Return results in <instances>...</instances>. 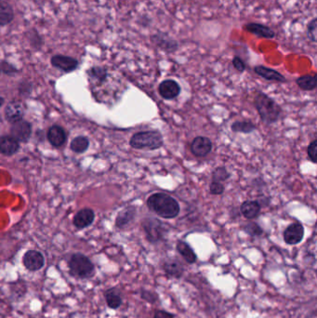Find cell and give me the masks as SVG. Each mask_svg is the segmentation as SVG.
I'll return each mask as SVG.
<instances>
[{"instance_id":"6da1fadb","label":"cell","mask_w":317,"mask_h":318,"mask_svg":"<svg viewBox=\"0 0 317 318\" xmlns=\"http://www.w3.org/2000/svg\"><path fill=\"white\" fill-rule=\"evenodd\" d=\"M146 204L150 211L163 219H174L181 211L178 201L165 193H156L152 195L151 197H148Z\"/></svg>"},{"instance_id":"7a4b0ae2","label":"cell","mask_w":317,"mask_h":318,"mask_svg":"<svg viewBox=\"0 0 317 318\" xmlns=\"http://www.w3.org/2000/svg\"><path fill=\"white\" fill-rule=\"evenodd\" d=\"M254 105L260 114L261 119L267 125L279 120L282 114L281 106L273 100L262 91H259L254 99Z\"/></svg>"},{"instance_id":"3957f363","label":"cell","mask_w":317,"mask_h":318,"mask_svg":"<svg viewBox=\"0 0 317 318\" xmlns=\"http://www.w3.org/2000/svg\"><path fill=\"white\" fill-rule=\"evenodd\" d=\"M163 144V136L158 130L137 132L129 141L130 146L137 150L153 151L161 148Z\"/></svg>"},{"instance_id":"277c9868","label":"cell","mask_w":317,"mask_h":318,"mask_svg":"<svg viewBox=\"0 0 317 318\" xmlns=\"http://www.w3.org/2000/svg\"><path fill=\"white\" fill-rule=\"evenodd\" d=\"M95 271L94 265L91 260L81 253L74 254L69 261L70 274L77 278H90Z\"/></svg>"},{"instance_id":"5b68a950","label":"cell","mask_w":317,"mask_h":318,"mask_svg":"<svg viewBox=\"0 0 317 318\" xmlns=\"http://www.w3.org/2000/svg\"><path fill=\"white\" fill-rule=\"evenodd\" d=\"M146 239L151 244H158L164 240L167 232L166 225L156 218H144L142 222Z\"/></svg>"},{"instance_id":"8992f818","label":"cell","mask_w":317,"mask_h":318,"mask_svg":"<svg viewBox=\"0 0 317 318\" xmlns=\"http://www.w3.org/2000/svg\"><path fill=\"white\" fill-rule=\"evenodd\" d=\"M150 40L159 50L166 53H176L180 47L179 42L176 39L171 38L169 34L162 31H158L157 33L153 34L150 37Z\"/></svg>"},{"instance_id":"52a82bcc","label":"cell","mask_w":317,"mask_h":318,"mask_svg":"<svg viewBox=\"0 0 317 318\" xmlns=\"http://www.w3.org/2000/svg\"><path fill=\"white\" fill-rule=\"evenodd\" d=\"M51 63L54 68L58 69L66 74L76 71L79 66V61L76 58L61 54L53 56L51 59Z\"/></svg>"},{"instance_id":"ba28073f","label":"cell","mask_w":317,"mask_h":318,"mask_svg":"<svg viewBox=\"0 0 317 318\" xmlns=\"http://www.w3.org/2000/svg\"><path fill=\"white\" fill-rule=\"evenodd\" d=\"M32 134V125L26 120H20L11 124L10 136L13 137L19 143H27Z\"/></svg>"},{"instance_id":"9c48e42d","label":"cell","mask_w":317,"mask_h":318,"mask_svg":"<svg viewBox=\"0 0 317 318\" xmlns=\"http://www.w3.org/2000/svg\"><path fill=\"white\" fill-rule=\"evenodd\" d=\"M190 150L197 158H204L212 150V142L208 137H196L190 145Z\"/></svg>"},{"instance_id":"30bf717a","label":"cell","mask_w":317,"mask_h":318,"mask_svg":"<svg viewBox=\"0 0 317 318\" xmlns=\"http://www.w3.org/2000/svg\"><path fill=\"white\" fill-rule=\"evenodd\" d=\"M24 267L29 271L40 270L45 265V258L38 250H28L23 259Z\"/></svg>"},{"instance_id":"8fae6325","label":"cell","mask_w":317,"mask_h":318,"mask_svg":"<svg viewBox=\"0 0 317 318\" xmlns=\"http://www.w3.org/2000/svg\"><path fill=\"white\" fill-rule=\"evenodd\" d=\"M304 236V227L300 222H293L287 226L284 232V240L287 245H298Z\"/></svg>"},{"instance_id":"7c38bea8","label":"cell","mask_w":317,"mask_h":318,"mask_svg":"<svg viewBox=\"0 0 317 318\" xmlns=\"http://www.w3.org/2000/svg\"><path fill=\"white\" fill-rule=\"evenodd\" d=\"M25 113V106L21 101H11L5 108V117L9 123L22 120Z\"/></svg>"},{"instance_id":"4fadbf2b","label":"cell","mask_w":317,"mask_h":318,"mask_svg":"<svg viewBox=\"0 0 317 318\" xmlns=\"http://www.w3.org/2000/svg\"><path fill=\"white\" fill-rule=\"evenodd\" d=\"M243 29L249 34L260 38L272 39L275 38L276 34L271 27L259 23H248L243 26Z\"/></svg>"},{"instance_id":"5bb4252c","label":"cell","mask_w":317,"mask_h":318,"mask_svg":"<svg viewBox=\"0 0 317 318\" xmlns=\"http://www.w3.org/2000/svg\"><path fill=\"white\" fill-rule=\"evenodd\" d=\"M181 91V86L173 79H166L159 84V94L165 100H173L177 98L180 95Z\"/></svg>"},{"instance_id":"9a60e30c","label":"cell","mask_w":317,"mask_h":318,"mask_svg":"<svg viewBox=\"0 0 317 318\" xmlns=\"http://www.w3.org/2000/svg\"><path fill=\"white\" fill-rule=\"evenodd\" d=\"M47 139L53 147H60L65 144L67 135L62 127L59 125H53L47 132Z\"/></svg>"},{"instance_id":"2e32d148","label":"cell","mask_w":317,"mask_h":318,"mask_svg":"<svg viewBox=\"0 0 317 318\" xmlns=\"http://www.w3.org/2000/svg\"><path fill=\"white\" fill-rule=\"evenodd\" d=\"M162 268L167 276L180 279L184 273V266L178 259H167L162 265Z\"/></svg>"},{"instance_id":"e0dca14e","label":"cell","mask_w":317,"mask_h":318,"mask_svg":"<svg viewBox=\"0 0 317 318\" xmlns=\"http://www.w3.org/2000/svg\"><path fill=\"white\" fill-rule=\"evenodd\" d=\"M95 219V213L89 208L83 209L76 213L73 223L77 229H85L91 226Z\"/></svg>"},{"instance_id":"ac0fdd59","label":"cell","mask_w":317,"mask_h":318,"mask_svg":"<svg viewBox=\"0 0 317 318\" xmlns=\"http://www.w3.org/2000/svg\"><path fill=\"white\" fill-rule=\"evenodd\" d=\"M136 208L133 206H129L122 210L116 216L115 226L118 229H124L129 226L136 217Z\"/></svg>"},{"instance_id":"d6986e66","label":"cell","mask_w":317,"mask_h":318,"mask_svg":"<svg viewBox=\"0 0 317 318\" xmlns=\"http://www.w3.org/2000/svg\"><path fill=\"white\" fill-rule=\"evenodd\" d=\"M254 72L258 76L264 78L268 81H276V82H287V78L283 76L278 71L274 69L266 67L264 65H256L254 67Z\"/></svg>"},{"instance_id":"ffe728a7","label":"cell","mask_w":317,"mask_h":318,"mask_svg":"<svg viewBox=\"0 0 317 318\" xmlns=\"http://www.w3.org/2000/svg\"><path fill=\"white\" fill-rule=\"evenodd\" d=\"M20 149V143L10 135L0 136V153L5 156H13Z\"/></svg>"},{"instance_id":"44dd1931","label":"cell","mask_w":317,"mask_h":318,"mask_svg":"<svg viewBox=\"0 0 317 318\" xmlns=\"http://www.w3.org/2000/svg\"><path fill=\"white\" fill-rule=\"evenodd\" d=\"M261 210H262V207L257 200H247L243 202V204L240 207V212L243 214V216L248 220L257 218L261 213Z\"/></svg>"},{"instance_id":"7402d4cb","label":"cell","mask_w":317,"mask_h":318,"mask_svg":"<svg viewBox=\"0 0 317 318\" xmlns=\"http://www.w3.org/2000/svg\"><path fill=\"white\" fill-rule=\"evenodd\" d=\"M12 6L5 0H0V26H6L14 20Z\"/></svg>"},{"instance_id":"603a6c76","label":"cell","mask_w":317,"mask_h":318,"mask_svg":"<svg viewBox=\"0 0 317 318\" xmlns=\"http://www.w3.org/2000/svg\"><path fill=\"white\" fill-rule=\"evenodd\" d=\"M177 250L181 254V257L184 259V261L189 264L193 265L197 262V256L196 252L190 247V245L184 241H179L177 243Z\"/></svg>"},{"instance_id":"cb8c5ba5","label":"cell","mask_w":317,"mask_h":318,"mask_svg":"<svg viewBox=\"0 0 317 318\" xmlns=\"http://www.w3.org/2000/svg\"><path fill=\"white\" fill-rule=\"evenodd\" d=\"M296 83L299 88L304 91H314L317 88V76L315 75H304L297 78Z\"/></svg>"},{"instance_id":"d4e9b609","label":"cell","mask_w":317,"mask_h":318,"mask_svg":"<svg viewBox=\"0 0 317 318\" xmlns=\"http://www.w3.org/2000/svg\"><path fill=\"white\" fill-rule=\"evenodd\" d=\"M26 38L29 40L31 47L35 51H40L42 47L45 44V40L42 38V36L39 34L36 28H32L26 33Z\"/></svg>"},{"instance_id":"484cf974","label":"cell","mask_w":317,"mask_h":318,"mask_svg":"<svg viewBox=\"0 0 317 318\" xmlns=\"http://www.w3.org/2000/svg\"><path fill=\"white\" fill-rule=\"evenodd\" d=\"M105 296H106V303H107L108 307H110L111 309L119 308L121 304L123 303L122 297L118 293V291L116 289H114V288L108 289L106 291Z\"/></svg>"},{"instance_id":"4316f807","label":"cell","mask_w":317,"mask_h":318,"mask_svg":"<svg viewBox=\"0 0 317 318\" xmlns=\"http://www.w3.org/2000/svg\"><path fill=\"white\" fill-rule=\"evenodd\" d=\"M90 147V140L85 136L76 137L70 144V149L76 154L85 153Z\"/></svg>"},{"instance_id":"83f0119b","label":"cell","mask_w":317,"mask_h":318,"mask_svg":"<svg viewBox=\"0 0 317 318\" xmlns=\"http://www.w3.org/2000/svg\"><path fill=\"white\" fill-rule=\"evenodd\" d=\"M88 75L91 78L97 80L99 83L103 84L107 80L108 71L106 67H103V66H93L88 70Z\"/></svg>"},{"instance_id":"f1b7e54d","label":"cell","mask_w":317,"mask_h":318,"mask_svg":"<svg viewBox=\"0 0 317 318\" xmlns=\"http://www.w3.org/2000/svg\"><path fill=\"white\" fill-rule=\"evenodd\" d=\"M231 129L235 133H250L257 128L251 121H236L233 123Z\"/></svg>"},{"instance_id":"f546056e","label":"cell","mask_w":317,"mask_h":318,"mask_svg":"<svg viewBox=\"0 0 317 318\" xmlns=\"http://www.w3.org/2000/svg\"><path fill=\"white\" fill-rule=\"evenodd\" d=\"M243 231L253 237H257L264 235V230L256 222H248L242 227Z\"/></svg>"},{"instance_id":"4dcf8cb0","label":"cell","mask_w":317,"mask_h":318,"mask_svg":"<svg viewBox=\"0 0 317 318\" xmlns=\"http://www.w3.org/2000/svg\"><path fill=\"white\" fill-rule=\"evenodd\" d=\"M230 173L227 171L224 167H216L212 172V181L214 182H222L227 181L230 178Z\"/></svg>"},{"instance_id":"1f68e13d","label":"cell","mask_w":317,"mask_h":318,"mask_svg":"<svg viewBox=\"0 0 317 318\" xmlns=\"http://www.w3.org/2000/svg\"><path fill=\"white\" fill-rule=\"evenodd\" d=\"M20 70L8 61H0V73L6 76H13L18 74Z\"/></svg>"},{"instance_id":"d6a6232c","label":"cell","mask_w":317,"mask_h":318,"mask_svg":"<svg viewBox=\"0 0 317 318\" xmlns=\"http://www.w3.org/2000/svg\"><path fill=\"white\" fill-rule=\"evenodd\" d=\"M317 18L315 17L314 19H312L310 21V23L307 24V37L309 38L310 40L314 43H316L317 41Z\"/></svg>"},{"instance_id":"836d02e7","label":"cell","mask_w":317,"mask_h":318,"mask_svg":"<svg viewBox=\"0 0 317 318\" xmlns=\"http://www.w3.org/2000/svg\"><path fill=\"white\" fill-rule=\"evenodd\" d=\"M141 298L145 302L152 303V304H154L158 301V295L155 291L147 290V289L141 290Z\"/></svg>"},{"instance_id":"e575fe53","label":"cell","mask_w":317,"mask_h":318,"mask_svg":"<svg viewBox=\"0 0 317 318\" xmlns=\"http://www.w3.org/2000/svg\"><path fill=\"white\" fill-rule=\"evenodd\" d=\"M224 191H225V186L222 182L212 181L211 185H210V192L211 195L219 196V195H222L224 193Z\"/></svg>"},{"instance_id":"d590c367","label":"cell","mask_w":317,"mask_h":318,"mask_svg":"<svg viewBox=\"0 0 317 318\" xmlns=\"http://www.w3.org/2000/svg\"><path fill=\"white\" fill-rule=\"evenodd\" d=\"M317 140H314V141L309 144V146H308V148H307L308 159H309L313 163H317Z\"/></svg>"},{"instance_id":"8d00e7d4","label":"cell","mask_w":317,"mask_h":318,"mask_svg":"<svg viewBox=\"0 0 317 318\" xmlns=\"http://www.w3.org/2000/svg\"><path fill=\"white\" fill-rule=\"evenodd\" d=\"M232 62H233L234 68L236 69L239 73H243L246 71L247 65H246L245 61H243L239 56H234Z\"/></svg>"},{"instance_id":"74e56055","label":"cell","mask_w":317,"mask_h":318,"mask_svg":"<svg viewBox=\"0 0 317 318\" xmlns=\"http://www.w3.org/2000/svg\"><path fill=\"white\" fill-rule=\"evenodd\" d=\"M19 91H20V93L23 94V95L25 93H27V95L30 94L31 91H32V83L28 82V81H25V80L21 82L20 87H19Z\"/></svg>"},{"instance_id":"f35d334b","label":"cell","mask_w":317,"mask_h":318,"mask_svg":"<svg viewBox=\"0 0 317 318\" xmlns=\"http://www.w3.org/2000/svg\"><path fill=\"white\" fill-rule=\"evenodd\" d=\"M173 314L166 312L165 310H157L155 315H154V318H174Z\"/></svg>"},{"instance_id":"ab89813d","label":"cell","mask_w":317,"mask_h":318,"mask_svg":"<svg viewBox=\"0 0 317 318\" xmlns=\"http://www.w3.org/2000/svg\"><path fill=\"white\" fill-rule=\"evenodd\" d=\"M152 19L148 15H143V27H149L151 25Z\"/></svg>"},{"instance_id":"60d3db41","label":"cell","mask_w":317,"mask_h":318,"mask_svg":"<svg viewBox=\"0 0 317 318\" xmlns=\"http://www.w3.org/2000/svg\"><path fill=\"white\" fill-rule=\"evenodd\" d=\"M4 103H5V99L0 96V108H1L2 106H3V105H4Z\"/></svg>"}]
</instances>
